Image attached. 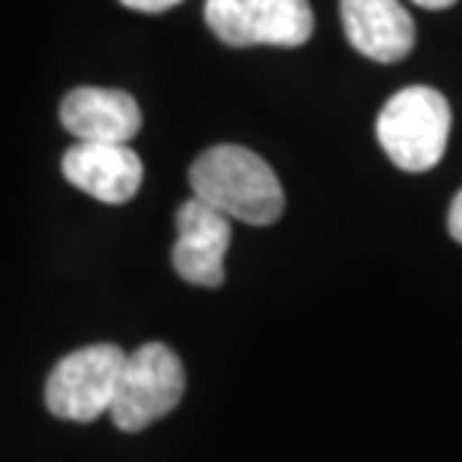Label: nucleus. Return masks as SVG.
Masks as SVG:
<instances>
[{"label": "nucleus", "mask_w": 462, "mask_h": 462, "mask_svg": "<svg viewBox=\"0 0 462 462\" xmlns=\"http://www.w3.org/2000/svg\"><path fill=\"white\" fill-rule=\"evenodd\" d=\"M126 355L112 343L72 351L45 382V405L54 418L88 423L108 414Z\"/></svg>", "instance_id": "nucleus-4"}, {"label": "nucleus", "mask_w": 462, "mask_h": 462, "mask_svg": "<svg viewBox=\"0 0 462 462\" xmlns=\"http://www.w3.org/2000/svg\"><path fill=\"white\" fill-rule=\"evenodd\" d=\"M120 4L135 9V13H151L153 15V13H165V9L183 4V0H120Z\"/></svg>", "instance_id": "nucleus-10"}, {"label": "nucleus", "mask_w": 462, "mask_h": 462, "mask_svg": "<svg viewBox=\"0 0 462 462\" xmlns=\"http://www.w3.org/2000/svg\"><path fill=\"white\" fill-rule=\"evenodd\" d=\"M178 240L171 264L180 280L201 289H219L226 282V253L231 244V219L199 199L183 201L174 217Z\"/></svg>", "instance_id": "nucleus-6"}, {"label": "nucleus", "mask_w": 462, "mask_h": 462, "mask_svg": "<svg viewBox=\"0 0 462 462\" xmlns=\"http://www.w3.org/2000/svg\"><path fill=\"white\" fill-rule=\"evenodd\" d=\"M60 124L76 142L129 144L142 129V108L126 90L76 88L60 103Z\"/></svg>", "instance_id": "nucleus-8"}, {"label": "nucleus", "mask_w": 462, "mask_h": 462, "mask_svg": "<svg viewBox=\"0 0 462 462\" xmlns=\"http://www.w3.org/2000/svg\"><path fill=\"white\" fill-rule=\"evenodd\" d=\"M351 49L375 63H396L414 49V18L400 0H339Z\"/></svg>", "instance_id": "nucleus-9"}, {"label": "nucleus", "mask_w": 462, "mask_h": 462, "mask_svg": "<svg viewBox=\"0 0 462 462\" xmlns=\"http://www.w3.org/2000/svg\"><path fill=\"white\" fill-rule=\"evenodd\" d=\"M414 4L423 9H448V6H454L457 0H414Z\"/></svg>", "instance_id": "nucleus-12"}, {"label": "nucleus", "mask_w": 462, "mask_h": 462, "mask_svg": "<svg viewBox=\"0 0 462 462\" xmlns=\"http://www.w3.org/2000/svg\"><path fill=\"white\" fill-rule=\"evenodd\" d=\"M205 22L217 40L235 49H298L316 27L310 0H205Z\"/></svg>", "instance_id": "nucleus-5"}, {"label": "nucleus", "mask_w": 462, "mask_h": 462, "mask_svg": "<svg viewBox=\"0 0 462 462\" xmlns=\"http://www.w3.org/2000/svg\"><path fill=\"white\" fill-rule=\"evenodd\" d=\"M375 135L396 169L414 174L436 169L450 138V103L432 88H405L384 103Z\"/></svg>", "instance_id": "nucleus-2"}, {"label": "nucleus", "mask_w": 462, "mask_h": 462, "mask_svg": "<svg viewBox=\"0 0 462 462\" xmlns=\"http://www.w3.org/2000/svg\"><path fill=\"white\" fill-rule=\"evenodd\" d=\"M63 178L90 199L124 205L142 189L144 165L129 144L76 142L60 160Z\"/></svg>", "instance_id": "nucleus-7"}, {"label": "nucleus", "mask_w": 462, "mask_h": 462, "mask_svg": "<svg viewBox=\"0 0 462 462\" xmlns=\"http://www.w3.org/2000/svg\"><path fill=\"white\" fill-rule=\"evenodd\" d=\"M183 391L187 373L180 357L165 343H144L126 355L108 414L117 430L138 432L178 409Z\"/></svg>", "instance_id": "nucleus-3"}, {"label": "nucleus", "mask_w": 462, "mask_h": 462, "mask_svg": "<svg viewBox=\"0 0 462 462\" xmlns=\"http://www.w3.org/2000/svg\"><path fill=\"white\" fill-rule=\"evenodd\" d=\"M448 228H450V237L462 244V189L450 201V214H448Z\"/></svg>", "instance_id": "nucleus-11"}, {"label": "nucleus", "mask_w": 462, "mask_h": 462, "mask_svg": "<svg viewBox=\"0 0 462 462\" xmlns=\"http://www.w3.org/2000/svg\"><path fill=\"white\" fill-rule=\"evenodd\" d=\"M189 187L228 219L246 226H273L285 210L280 178L262 156L240 144H217L192 162Z\"/></svg>", "instance_id": "nucleus-1"}]
</instances>
